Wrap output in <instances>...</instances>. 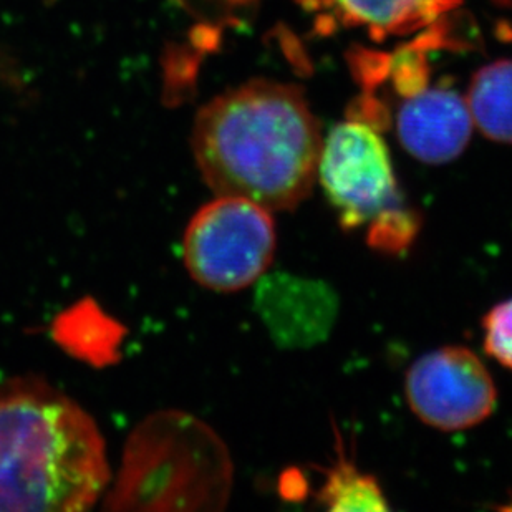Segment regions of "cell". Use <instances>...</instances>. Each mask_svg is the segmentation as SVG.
Segmentation results:
<instances>
[{"mask_svg":"<svg viewBox=\"0 0 512 512\" xmlns=\"http://www.w3.org/2000/svg\"><path fill=\"white\" fill-rule=\"evenodd\" d=\"M322 138L297 88L254 80L199 110L193 153L219 196H241L269 211H290L314 188Z\"/></svg>","mask_w":512,"mask_h":512,"instance_id":"1","label":"cell"},{"mask_svg":"<svg viewBox=\"0 0 512 512\" xmlns=\"http://www.w3.org/2000/svg\"><path fill=\"white\" fill-rule=\"evenodd\" d=\"M108 483L105 440L77 401L37 378L0 383V512L87 511Z\"/></svg>","mask_w":512,"mask_h":512,"instance_id":"2","label":"cell"},{"mask_svg":"<svg viewBox=\"0 0 512 512\" xmlns=\"http://www.w3.org/2000/svg\"><path fill=\"white\" fill-rule=\"evenodd\" d=\"M234 464L221 436L186 411L161 410L131 431L108 511H221Z\"/></svg>","mask_w":512,"mask_h":512,"instance_id":"3","label":"cell"},{"mask_svg":"<svg viewBox=\"0 0 512 512\" xmlns=\"http://www.w3.org/2000/svg\"><path fill=\"white\" fill-rule=\"evenodd\" d=\"M276 247L269 209L241 196H218L194 214L184 232V266L206 289L237 292L269 269Z\"/></svg>","mask_w":512,"mask_h":512,"instance_id":"4","label":"cell"},{"mask_svg":"<svg viewBox=\"0 0 512 512\" xmlns=\"http://www.w3.org/2000/svg\"><path fill=\"white\" fill-rule=\"evenodd\" d=\"M317 174L343 231L362 228L385 209L403 203L390 151L363 121H345L330 131L322 143Z\"/></svg>","mask_w":512,"mask_h":512,"instance_id":"5","label":"cell"},{"mask_svg":"<svg viewBox=\"0 0 512 512\" xmlns=\"http://www.w3.org/2000/svg\"><path fill=\"white\" fill-rule=\"evenodd\" d=\"M405 395L418 420L453 433L493 415L498 392L483 360L466 347L448 345L418 358L406 372Z\"/></svg>","mask_w":512,"mask_h":512,"instance_id":"6","label":"cell"},{"mask_svg":"<svg viewBox=\"0 0 512 512\" xmlns=\"http://www.w3.org/2000/svg\"><path fill=\"white\" fill-rule=\"evenodd\" d=\"M473 125L468 102L458 93L448 88H428L401 105L398 140L416 160L445 165L466 150Z\"/></svg>","mask_w":512,"mask_h":512,"instance_id":"7","label":"cell"},{"mask_svg":"<svg viewBox=\"0 0 512 512\" xmlns=\"http://www.w3.org/2000/svg\"><path fill=\"white\" fill-rule=\"evenodd\" d=\"M345 22L373 35H405L435 22L461 0H329Z\"/></svg>","mask_w":512,"mask_h":512,"instance_id":"8","label":"cell"},{"mask_svg":"<svg viewBox=\"0 0 512 512\" xmlns=\"http://www.w3.org/2000/svg\"><path fill=\"white\" fill-rule=\"evenodd\" d=\"M337 459L330 468L322 469L324 483L315 494L317 504L332 512L388 511L387 496L372 474L363 473L357 461L348 458L340 431L335 428Z\"/></svg>","mask_w":512,"mask_h":512,"instance_id":"9","label":"cell"},{"mask_svg":"<svg viewBox=\"0 0 512 512\" xmlns=\"http://www.w3.org/2000/svg\"><path fill=\"white\" fill-rule=\"evenodd\" d=\"M469 112L489 140L512 145V60L481 68L469 87Z\"/></svg>","mask_w":512,"mask_h":512,"instance_id":"10","label":"cell"},{"mask_svg":"<svg viewBox=\"0 0 512 512\" xmlns=\"http://www.w3.org/2000/svg\"><path fill=\"white\" fill-rule=\"evenodd\" d=\"M420 229V214L403 203L398 204L385 209L368 223V247L388 256H397L410 249Z\"/></svg>","mask_w":512,"mask_h":512,"instance_id":"11","label":"cell"},{"mask_svg":"<svg viewBox=\"0 0 512 512\" xmlns=\"http://www.w3.org/2000/svg\"><path fill=\"white\" fill-rule=\"evenodd\" d=\"M484 352L512 370V299L494 305L483 317Z\"/></svg>","mask_w":512,"mask_h":512,"instance_id":"12","label":"cell"},{"mask_svg":"<svg viewBox=\"0 0 512 512\" xmlns=\"http://www.w3.org/2000/svg\"><path fill=\"white\" fill-rule=\"evenodd\" d=\"M494 2L498 5H503V7H511L512 5V0H494Z\"/></svg>","mask_w":512,"mask_h":512,"instance_id":"13","label":"cell"}]
</instances>
